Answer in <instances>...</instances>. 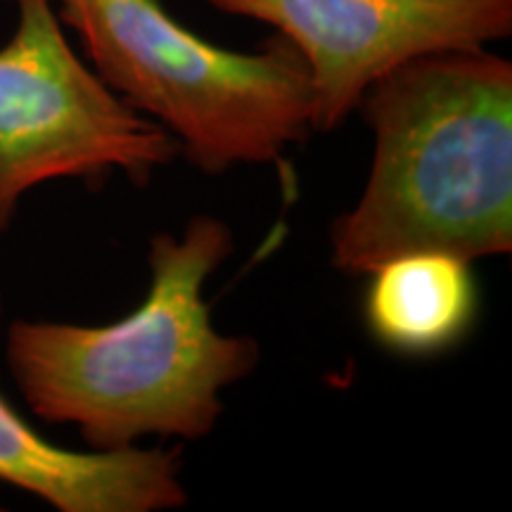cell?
I'll return each mask as SVG.
<instances>
[{
	"label": "cell",
	"instance_id": "1",
	"mask_svg": "<svg viewBox=\"0 0 512 512\" xmlns=\"http://www.w3.org/2000/svg\"><path fill=\"white\" fill-rule=\"evenodd\" d=\"M233 230L200 214L150 242V287L110 325L15 320L5 358L41 420L72 425L91 451L214 432L221 394L259 366V344L211 323L204 287L233 254Z\"/></svg>",
	"mask_w": 512,
	"mask_h": 512
},
{
	"label": "cell",
	"instance_id": "2",
	"mask_svg": "<svg viewBox=\"0 0 512 512\" xmlns=\"http://www.w3.org/2000/svg\"><path fill=\"white\" fill-rule=\"evenodd\" d=\"M375 138L358 202L330 228L337 271L411 252H512V64L482 48L427 53L358 102Z\"/></svg>",
	"mask_w": 512,
	"mask_h": 512
},
{
	"label": "cell",
	"instance_id": "3",
	"mask_svg": "<svg viewBox=\"0 0 512 512\" xmlns=\"http://www.w3.org/2000/svg\"><path fill=\"white\" fill-rule=\"evenodd\" d=\"M55 12L93 72L207 174L275 164L313 133L309 69L280 34L238 53L197 36L162 0H60Z\"/></svg>",
	"mask_w": 512,
	"mask_h": 512
},
{
	"label": "cell",
	"instance_id": "4",
	"mask_svg": "<svg viewBox=\"0 0 512 512\" xmlns=\"http://www.w3.org/2000/svg\"><path fill=\"white\" fill-rule=\"evenodd\" d=\"M17 29L0 48V235L36 185L121 171L152 181L181 147L88 67L50 0H15Z\"/></svg>",
	"mask_w": 512,
	"mask_h": 512
},
{
	"label": "cell",
	"instance_id": "5",
	"mask_svg": "<svg viewBox=\"0 0 512 512\" xmlns=\"http://www.w3.org/2000/svg\"><path fill=\"white\" fill-rule=\"evenodd\" d=\"M271 24L309 69L313 131L342 126L373 83L413 57L512 34V0H209Z\"/></svg>",
	"mask_w": 512,
	"mask_h": 512
},
{
	"label": "cell",
	"instance_id": "6",
	"mask_svg": "<svg viewBox=\"0 0 512 512\" xmlns=\"http://www.w3.org/2000/svg\"><path fill=\"white\" fill-rule=\"evenodd\" d=\"M0 482L60 512H166L188 503L181 448L72 451L43 439L3 396Z\"/></svg>",
	"mask_w": 512,
	"mask_h": 512
},
{
	"label": "cell",
	"instance_id": "7",
	"mask_svg": "<svg viewBox=\"0 0 512 512\" xmlns=\"http://www.w3.org/2000/svg\"><path fill=\"white\" fill-rule=\"evenodd\" d=\"M366 325L384 349L434 356L465 339L479 311L470 261L446 252L394 256L370 271Z\"/></svg>",
	"mask_w": 512,
	"mask_h": 512
}]
</instances>
